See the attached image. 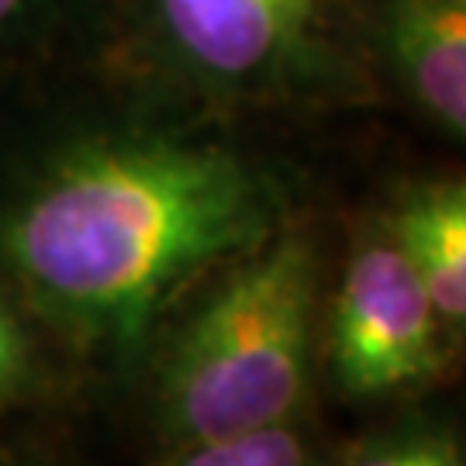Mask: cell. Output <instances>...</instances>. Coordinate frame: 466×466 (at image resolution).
Wrapping results in <instances>:
<instances>
[{"mask_svg":"<svg viewBox=\"0 0 466 466\" xmlns=\"http://www.w3.org/2000/svg\"><path fill=\"white\" fill-rule=\"evenodd\" d=\"M35 383V350L25 318L0 294V411L28 394Z\"/></svg>","mask_w":466,"mask_h":466,"instance_id":"10","label":"cell"},{"mask_svg":"<svg viewBox=\"0 0 466 466\" xmlns=\"http://www.w3.org/2000/svg\"><path fill=\"white\" fill-rule=\"evenodd\" d=\"M104 0H0V73L35 66L84 32H97Z\"/></svg>","mask_w":466,"mask_h":466,"instance_id":"7","label":"cell"},{"mask_svg":"<svg viewBox=\"0 0 466 466\" xmlns=\"http://www.w3.org/2000/svg\"><path fill=\"white\" fill-rule=\"evenodd\" d=\"M394 238L446 332L466 321V187L463 180H418L400 187L377 218Z\"/></svg>","mask_w":466,"mask_h":466,"instance_id":"6","label":"cell"},{"mask_svg":"<svg viewBox=\"0 0 466 466\" xmlns=\"http://www.w3.org/2000/svg\"><path fill=\"white\" fill-rule=\"evenodd\" d=\"M97 28L121 84L211 117L377 94L367 0H104Z\"/></svg>","mask_w":466,"mask_h":466,"instance_id":"2","label":"cell"},{"mask_svg":"<svg viewBox=\"0 0 466 466\" xmlns=\"http://www.w3.org/2000/svg\"><path fill=\"white\" fill-rule=\"evenodd\" d=\"M367 56L387 86L452 146L466 138V0H367Z\"/></svg>","mask_w":466,"mask_h":466,"instance_id":"5","label":"cell"},{"mask_svg":"<svg viewBox=\"0 0 466 466\" xmlns=\"http://www.w3.org/2000/svg\"><path fill=\"white\" fill-rule=\"evenodd\" d=\"M446 325L415 269L373 221L356 238L329 308V360L356 398H390L429 383L446 363Z\"/></svg>","mask_w":466,"mask_h":466,"instance_id":"4","label":"cell"},{"mask_svg":"<svg viewBox=\"0 0 466 466\" xmlns=\"http://www.w3.org/2000/svg\"><path fill=\"white\" fill-rule=\"evenodd\" d=\"M125 90L52 121L0 187V269L76 350L135 363L187 290L290 221V187L228 117Z\"/></svg>","mask_w":466,"mask_h":466,"instance_id":"1","label":"cell"},{"mask_svg":"<svg viewBox=\"0 0 466 466\" xmlns=\"http://www.w3.org/2000/svg\"><path fill=\"white\" fill-rule=\"evenodd\" d=\"M163 466H325L318 450L304 435L287 425H269L256 432H238L228 439L187 442Z\"/></svg>","mask_w":466,"mask_h":466,"instance_id":"8","label":"cell"},{"mask_svg":"<svg viewBox=\"0 0 466 466\" xmlns=\"http://www.w3.org/2000/svg\"><path fill=\"white\" fill-rule=\"evenodd\" d=\"M156 363L159 421L177 446L287 425L308 394L318 249L294 218L211 273Z\"/></svg>","mask_w":466,"mask_h":466,"instance_id":"3","label":"cell"},{"mask_svg":"<svg viewBox=\"0 0 466 466\" xmlns=\"http://www.w3.org/2000/svg\"><path fill=\"white\" fill-rule=\"evenodd\" d=\"M346 466H466V456L456 429L415 418L367 439Z\"/></svg>","mask_w":466,"mask_h":466,"instance_id":"9","label":"cell"}]
</instances>
